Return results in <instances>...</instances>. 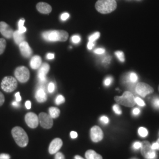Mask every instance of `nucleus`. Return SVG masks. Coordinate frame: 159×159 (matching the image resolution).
<instances>
[{"mask_svg": "<svg viewBox=\"0 0 159 159\" xmlns=\"http://www.w3.org/2000/svg\"><path fill=\"white\" fill-rule=\"evenodd\" d=\"M42 37L48 41L65 42L68 39V34L64 30H51L43 33Z\"/></svg>", "mask_w": 159, "mask_h": 159, "instance_id": "f257e3e1", "label": "nucleus"}, {"mask_svg": "<svg viewBox=\"0 0 159 159\" xmlns=\"http://www.w3.org/2000/svg\"><path fill=\"white\" fill-rule=\"evenodd\" d=\"M12 135L17 144L21 147L24 148L29 143V137L23 128L16 126L11 131Z\"/></svg>", "mask_w": 159, "mask_h": 159, "instance_id": "f03ea898", "label": "nucleus"}, {"mask_svg": "<svg viewBox=\"0 0 159 159\" xmlns=\"http://www.w3.org/2000/svg\"><path fill=\"white\" fill-rule=\"evenodd\" d=\"M95 7L97 11L102 14H109L116 9L117 2L116 0H98Z\"/></svg>", "mask_w": 159, "mask_h": 159, "instance_id": "7ed1b4c3", "label": "nucleus"}, {"mask_svg": "<svg viewBox=\"0 0 159 159\" xmlns=\"http://www.w3.org/2000/svg\"><path fill=\"white\" fill-rule=\"evenodd\" d=\"M114 100L119 104L131 107L136 104L135 97L130 91H125L121 96H116Z\"/></svg>", "mask_w": 159, "mask_h": 159, "instance_id": "20e7f679", "label": "nucleus"}, {"mask_svg": "<svg viewBox=\"0 0 159 159\" xmlns=\"http://www.w3.org/2000/svg\"><path fill=\"white\" fill-rule=\"evenodd\" d=\"M18 83L16 78L11 76L5 77L1 81V89L7 93H11L17 89Z\"/></svg>", "mask_w": 159, "mask_h": 159, "instance_id": "39448f33", "label": "nucleus"}, {"mask_svg": "<svg viewBox=\"0 0 159 159\" xmlns=\"http://www.w3.org/2000/svg\"><path fill=\"white\" fill-rule=\"evenodd\" d=\"M14 74L17 80L22 83H26L30 79V75L29 69L24 66H20L16 68Z\"/></svg>", "mask_w": 159, "mask_h": 159, "instance_id": "423d86ee", "label": "nucleus"}, {"mask_svg": "<svg viewBox=\"0 0 159 159\" xmlns=\"http://www.w3.org/2000/svg\"><path fill=\"white\" fill-rule=\"evenodd\" d=\"M141 153L143 156L147 159H155L156 156L155 150L152 149V145L148 141L142 143Z\"/></svg>", "mask_w": 159, "mask_h": 159, "instance_id": "0eeeda50", "label": "nucleus"}, {"mask_svg": "<svg viewBox=\"0 0 159 159\" xmlns=\"http://www.w3.org/2000/svg\"><path fill=\"white\" fill-rule=\"evenodd\" d=\"M135 91L139 96L145 97L153 92V89L144 83H138L135 87Z\"/></svg>", "mask_w": 159, "mask_h": 159, "instance_id": "6e6552de", "label": "nucleus"}, {"mask_svg": "<svg viewBox=\"0 0 159 159\" xmlns=\"http://www.w3.org/2000/svg\"><path fill=\"white\" fill-rule=\"evenodd\" d=\"M39 120L40 125L42 127L46 129H51L53 125V119L51 116L46 113H41L39 116Z\"/></svg>", "mask_w": 159, "mask_h": 159, "instance_id": "1a4fd4ad", "label": "nucleus"}, {"mask_svg": "<svg viewBox=\"0 0 159 159\" xmlns=\"http://www.w3.org/2000/svg\"><path fill=\"white\" fill-rule=\"evenodd\" d=\"M25 121L29 127L32 129L37 128L39 124V116L37 114L30 112L28 113L25 116Z\"/></svg>", "mask_w": 159, "mask_h": 159, "instance_id": "9d476101", "label": "nucleus"}, {"mask_svg": "<svg viewBox=\"0 0 159 159\" xmlns=\"http://www.w3.org/2000/svg\"><path fill=\"white\" fill-rule=\"evenodd\" d=\"M90 137L93 142H98L103 139V132L102 130L97 125L93 126L90 130Z\"/></svg>", "mask_w": 159, "mask_h": 159, "instance_id": "9b49d317", "label": "nucleus"}, {"mask_svg": "<svg viewBox=\"0 0 159 159\" xmlns=\"http://www.w3.org/2000/svg\"><path fill=\"white\" fill-rule=\"evenodd\" d=\"M14 31L7 23L1 21L0 22V33L7 39H11L13 37Z\"/></svg>", "mask_w": 159, "mask_h": 159, "instance_id": "f8f14e48", "label": "nucleus"}, {"mask_svg": "<svg viewBox=\"0 0 159 159\" xmlns=\"http://www.w3.org/2000/svg\"><path fill=\"white\" fill-rule=\"evenodd\" d=\"M38 72V77L40 83H46V75L50 70V66L47 63H44L41 65Z\"/></svg>", "mask_w": 159, "mask_h": 159, "instance_id": "ddd939ff", "label": "nucleus"}, {"mask_svg": "<svg viewBox=\"0 0 159 159\" xmlns=\"http://www.w3.org/2000/svg\"><path fill=\"white\" fill-rule=\"evenodd\" d=\"M62 146H63L62 140L59 138H56L54 139L50 143L48 148V152L51 154L57 153L58 150L62 147Z\"/></svg>", "mask_w": 159, "mask_h": 159, "instance_id": "4468645a", "label": "nucleus"}, {"mask_svg": "<svg viewBox=\"0 0 159 159\" xmlns=\"http://www.w3.org/2000/svg\"><path fill=\"white\" fill-rule=\"evenodd\" d=\"M19 48L21 55L25 58L31 57L33 54L32 49L29 46V43L25 41L19 44Z\"/></svg>", "mask_w": 159, "mask_h": 159, "instance_id": "2eb2a0df", "label": "nucleus"}, {"mask_svg": "<svg viewBox=\"0 0 159 159\" xmlns=\"http://www.w3.org/2000/svg\"><path fill=\"white\" fill-rule=\"evenodd\" d=\"M37 10L41 14H48L52 11V7L48 4L44 2H40L36 6Z\"/></svg>", "mask_w": 159, "mask_h": 159, "instance_id": "dca6fc26", "label": "nucleus"}, {"mask_svg": "<svg viewBox=\"0 0 159 159\" xmlns=\"http://www.w3.org/2000/svg\"><path fill=\"white\" fill-rule=\"evenodd\" d=\"M35 98L38 102H45L47 99L46 91L43 89L39 88L35 93Z\"/></svg>", "mask_w": 159, "mask_h": 159, "instance_id": "f3484780", "label": "nucleus"}, {"mask_svg": "<svg viewBox=\"0 0 159 159\" xmlns=\"http://www.w3.org/2000/svg\"><path fill=\"white\" fill-rule=\"evenodd\" d=\"M42 60L41 58L39 56H35L32 57L30 61V67L33 70H36L40 67L42 64Z\"/></svg>", "mask_w": 159, "mask_h": 159, "instance_id": "a211bd4d", "label": "nucleus"}, {"mask_svg": "<svg viewBox=\"0 0 159 159\" xmlns=\"http://www.w3.org/2000/svg\"><path fill=\"white\" fill-rule=\"evenodd\" d=\"M13 38H14L15 43L18 45L21 44L22 42L24 41V40H25L24 35V34H22V33H20L18 31V30L15 31L14 32Z\"/></svg>", "mask_w": 159, "mask_h": 159, "instance_id": "6ab92c4d", "label": "nucleus"}, {"mask_svg": "<svg viewBox=\"0 0 159 159\" xmlns=\"http://www.w3.org/2000/svg\"><path fill=\"white\" fill-rule=\"evenodd\" d=\"M86 159H102V156L93 150H89L85 154Z\"/></svg>", "mask_w": 159, "mask_h": 159, "instance_id": "aec40b11", "label": "nucleus"}, {"mask_svg": "<svg viewBox=\"0 0 159 159\" xmlns=\"http://www.w3.org/2000/svg\"><path fill=\"white\" fill-rule=\"evenodd\" d=\"M60 114V110L55 107H51L49 108V115L52 119L57 118Z\"/></svg>", "mask_w": 159, "mask_h": 159, "instance_id": "412c9836", "label": "nucleus"}, {"mask_svg": "<svg viewBox=\"0 0 159 159\" xmlns=\"http://www.w3.org/2000/svg\"><path fill=\"white\" fill-rule=\"evenodd\" d=\"M24 23H25L24 19H21L18 22V31L22 34H24L27 31V29L24 26Z\"/></svg>", "mask_w": 159, "mask_h": 159, "instance_id": "4be33fe9", "label": "nucleus"}, {"mask_svg": "<svg viewBox=\"0 0 159 159\" xmlns=\"http://www.w3.org/2000/svg\"><path fill=\"white\" fill-rule=\"evenodd\" d=\"M127 78L129 79V82H130L129 83H136L137 81L138 80V77L137 75L134 73H131L129 75V76H127Z\"/></svg>", "mask_w": 159, "mask_h": 159, "instance_id": "5701e85b", "label": "nucleus"}, {"mask_svg": "<svg viewBox=\"0 0 159 159\" xmlns=\"http://www.w3.org/2000/svg\"><path fill=\"white\" fill-rule=\"evenodd\" d=\"M7 43L5 39H0V54H2L5 50Z\"/></svg>", "mask_w": 159, "mask_h": 159, "instance_id": "b1692460", "label": "nucleus"}, {"mask_svg": "<svg viewBox=\"0 0 159 159\" xmlns=\"http://www.w3.org/2000/svg\"><path fill=\"white\" fill-rule=\"evenodd\" d=\"M115 54H116V57L118 58V59L121 62H124L125 61V55H124V53L122 51H116L115 52Z\"/></svg>", "mask_w": 159, "mask_h": 159, "instance_id": "393cba45", "label": "nucleus"}, {"mask_svg": "<svg viewBox=\"0 0 159 159\" xmlns=\"http://www.w3.org/2000/svg\"><path fill=\"white\" fill-rule=\"evenodd\" d=\"M139 134L141 137H144L148 136V131L146 129L144 128V127H140L139 129Z\"/></svg>", "mask_w": 159, "mask_h": 159, "instance_id": "a878e982", "label": "nucleus"}, {"mask_svg": "<svg viewBox=\"0 0 159 159\" xmlns=\"http://www.w3.org/2000/svg\"><path fill=\"white\" fill-rule=\"evenodd\" d=\"M56 104L57 105H60V104H61L64 102H65V98L64 97H63L62 95H58L57 97V98H56Z\"/></svg>", "mask_w": 159, "mask_h": 159, "instance_id": "bb28decb", "label": "nucleus"}, {"mask_svg": "<svg viewBox=\"0 0 159 159\" xmlns=\"http://www.w3.org/2000/svg\"><path fill=\"white\" fill-rule=\"evenodd\" d=\"M100 34L98 32H96L94 34H92L91 36H90L89 38V41L94 42L96 40H97L100 37Z\"/></svg>", "mask_w": 159, "mask_h": 159, "instance_id": "cd10ccee", "label": "nucleus"}, {"mask_svg": "<svg viewBox=\"0 0 159 159\" xmlns=\"http://www.w3.org/2000/svg\"><path fill=\"white\" fill-rule=\"evenodd\" d=\"M111 57L110 56H106L102 58V63L103 64L107 65L111 61Z\"/></svg>", "mask_w": 159, "mask_h": 159, "instance_id": "c85d7f7f", "label": "nucleus"}, {"mask_svg": "<svg viewBox=\"0 0 159 159\" xmlns=\"http://www.w3.org/2000/svg\"><path fill=\"white\" fill-rule=\"evenodd\" d=\"M113 109L114 111L115 112V113L117 114L120 115V114L122 113V111L120 108V106L118 104L114 105Z\"/></svg>", "mask_w": 159, "mask_h": 159, "instance_id": "c756f323", "label": "nucleus"}, {"mask_svg": "<svg viewBox=\"0 0 159 159\" xmlns=\"http://www.w3.org/2000/svg\"><path fill=\"white\" fill-rule=\"evenodd\" d=\"M135 102L136 104H137L139 106H141V107H144L146 104H145V102H143L142 99H141L139 97H136L135 98Z\"/></svg>", "mask_w": 159, "mask_h": 159, "instance_id": "7c9ffc66", "label": "nucleus"}, {"mask_svg": "<svg viewBox=\"0 0 159 159\" xmlns=\"http://www.w3.org/2000/svg\"><path fill=\"white\" fill-rule=\"evenodd\" d=\"M71 41L74 44H78V43H79L80 41H81V38H80L79 35H74L71 37Z\"/></svg>", "mask_w": 159, "mask_h": 159, "instance_id": "2f4dec72", "label": "nucleus"}, {"mask_svg": "<svg viewBox=\"0 0 159 159\" xmlns=\"http://www.w3.org/2000/svg\"><path fill=\"white\" fill-rule=\"evenodd\" d=\"M55 85L53 83H50L48 85V91L50 93H52L55 90Z\"/></svg>", "mask_w": 159, "mask_h": 159, "instance_id": "473e14b6", "label": "nucleus"}, {"mask_svg": "<svg viewBox=\"0 0 159 159\" xmlns=\"http://www.w3.org/2000/svg\"><path fill=\"white\" fill-rule=\"evenodd\" d=\"M153 105L155 108H159V98L156 97L153 100Z\"/></svg>", "mask_w": 159, "mask_h": 159, "instance_id": "72a5a7b5", "label": "nucleus"}, {"mask_svg": "<svg viewBox=\"0 0 159 159\" xmlns=\"http://www.w3.org/2000/svg\"><path fill=\"white\" fill-rule=\"evenodd\" d=\"M112 78L111 77H107L104 81V85L106 86H108V85H110L111 82H112Z\"/></svg>", "mask_w": 159, "mask_h": 159, "instance_id": "f704fd0d", "label": "nucleus"}, {"mask_svg": "<svg viewBox=\"0 0 159 159\" xmlns=\"http://www.w3.org/2000/svg\"><path fill=\"white\" fill-rule=\"evenodd\" d=\"M69 17H70V15L68 13H67V12L63 13V14L61 16V20L62 21H66L68 19Z\"/></svg>", "mask_w": 159, "mask_h": 159, "instance_id": "c9c22d12", "label": "nucleus"}, {"mask_svg": "<svg viewBox=\"0 0 159 159\" xmlns=\"http://www.w3.org/2000/svg\"><path fill=\"white\" fill-rule=\"evenodd\" d=\"M94 52L97 54H102L105 52V50L104 48H97L94 50Z\"/></svg>", "mask_w": 159, "mask_h": 159, "instance_id": "e433bc0d", "label": "nucleus"}, {"mask_svg": "<svg viewBox=\"0 0 159 159\" xmlns=\"http://www.w3.org/2000/svg\"><path fill=\"white\" fill-rule=\"evenodd\" d=\"M55 159H65V157L64 156L62 153L61 152H58L57 154H56L55 156Z\"/></svg>", "mask_w": 159, "mask_h": 159, "instance_id": "4c0bfd02", "label": "nucleus"}, {"mask_svg": "<svg viewBox=\"0 0 159 159\" xmlns=\"http://www.w3.org/2000/svg\"><path fill=\"white\" fill-rule=\"evenodd\" d=\"M100 121L104 124H107L108 121H109V120H108V118L107 117H106V116H102L100 118Z\"/></svg>", "mask_w": 159, "mask_h": 159, "instance_id": "58836bf2", "label": "nucleus"}, {"mask_svg": "<svg viewBox=\"0 0 159 159\" xmlns=\"http://www.w3.org/2000/svg\"><path fill=\"white\" fill-rule=\"evenodd\" d=\"M0 159H10V156L8 154H0Z\"/></svg>", "mask_w": 159, "mask_h": 159, "instance_id": "ea45409f", "label": "nucleus"}, {"mask_svg": "<svg viewBox=\"0 0 159 159\" xmlns=\"http://www.w3.org/2000/svg\"><path fill=\"white\" fill-rule=\"evenodd\" d=\"M5 102V98L4 94L0 92V106H1Z\"/></svg>", "mask_w": 159, "mask_h": 159, "instance_id": "a19ab883", "label": "nucleus"}, {"mask_svg": "<svg viewBox=\"0 0 159 159\" xmlns=\"http://www.w3.org/2000/svg\"><path fill=\"white\" fill-rule=\"evenodd\" d=\"M55 57V55L53 53H48L46 56V58L48 60H52L53 58H54Z\"/></svg>", "mask_w": 159, "mask_h": 159, "instance_id": "79ce46f5", "label": "nucleus"}, {"mask_svg": "<svg viewBox=\"0 0 159 159\" xmlns=\"http://www.w3.org/2000/svg\"><path fill=\"white\" fill-rule=\"evenodd\" d=\"M142 146V143L140 142H136L134 143L133 145V148H134L135 149H139L140 148H141Z\"/></svg>", "mask_w": 159, "mask_h": 159, "instance_id": "37998d69", "label": "nucleus"}, {"mask_svg": "<svg viewBox=\"0 0 159 159\" xmlns=\"http://www.w3.org/2000/svg\"><path fill=\"white\" fill-rule=\"evenodd\" d=\"M94 47V42L89 41V43L87 44V48H88L89 50H91Z\"/></svg>", "mask_w": 159, "mask_h": 159, "instance_id": "c03bdc74", "label": "nucleus"}, {"mask_svg": "<svg viewBox=\"0 0 159 159\" xmlns=\"http://www.w3.org/2000/svg\"><path fill=\"white\" fill-rule=\"evenodd\" d=\"M70 136L72 138V139H75L77 138L78 136V134H77V133L74 131H72L71 133H70Z\"/></svg>", "mask_w": 159, "mask_h": 159, "instance_id": "a18cd8bd", "label": "nucleus"}, {"mask_svg": "<svg viewBox=\"0 0 159 159\" xmlns=\"http://www.w3.org/2000/svg\"><path fill=\"white\" fill-rule=\"evenodd\" d=\"M16 96V101L18 102H20L21 100V97L20 96V92H17V93L15 95Z\"/></svg>", "mask_w": 159, "mask_h": 159, "instance_id": "49530a36", "label": "nucleus"}, {"mask_svg": "<svg viewBox=\"0 0 159 159\" xmlns=\"http://www.w3.org/2000/svg\"><path fill=\"white\" fill-rule=\"evenodd\" d=\"M25 107H26V108L29 109V110L31 108V102L30 101L28 100L25 102Z\"/></svg>", "mask_w": 159, "mask_h": 159, "instance_id": "de8ad7c7", "label": "nucleus"}, {"mask_svg": "<svg viewBox=\"0 0 159 159\" xmlns=\"http://www.w3.org/2000/svg\"><path fill=\"white\" fill-rule=\"evenodd\" d=\"M140 113V110L139 108H134L133 110V113L134 115H138Z\"/></svg>", "mask_w": 159, "mask_h": 159, "instance_id": "09e8293b", "label": "nucleus"}, {"mask_svg": "<svg viewBox=\"0 0 159 159\" xmlns=\"http://www.w3.org/2000/svg\"><path fill=\"white\" fill-rule=\"evenodd\" d=\"M152 149L155 150H158V148H159V146H158V144L157 143H154L152 145Z\"/></svg>", "mask_w": 159, "mask_h": 159, "instance_id": "8fccbe9b", "label": "nucleus"}, {"mask_svg": "<svg viewBox=\"0 0 159 159\" xmlns=\"http://www.w3.org/2000/svg\"><path fill=\"white\" fill-rule=\"evenodd\" d=\"M12 105L14 107H18L20 106L19 102H18L17 101L12 102Z\"/></svg>", "mask_w": 159, "mask_h": 159, "instance_id": "3c124183", "label": "nucleus"}, {"mask_svg": "<svg viewBox=\"0 0 159 159\" xmlns=\"http://www.w3.org/2000/svg\"><path fill=\"white\" fill-rule=\"evenodd\" d=\"M74 159H84L83 158H82L81 156H78V155H77V156H75V157H74Z\"/></svg>", "mask_w": 159, "mask_h": 159, "instance_id": "603ef678", "label": "nucleus"}, {"mask_svg": "<svg viewBox=\"0 0 159 159\" xmlns=\"http://www.w3.org/2000/svg\"><path fill=\"white\" fill-rule=\"evenodd\" d=\"M156 143L158 144V146H159V148H158V150H159V139L157 140V142H156Z\"/></svg>", "mask_w": 159, "mask_h": 159, "instance_id": "864d4df0", "label": "nucleus"}]
</instances>
